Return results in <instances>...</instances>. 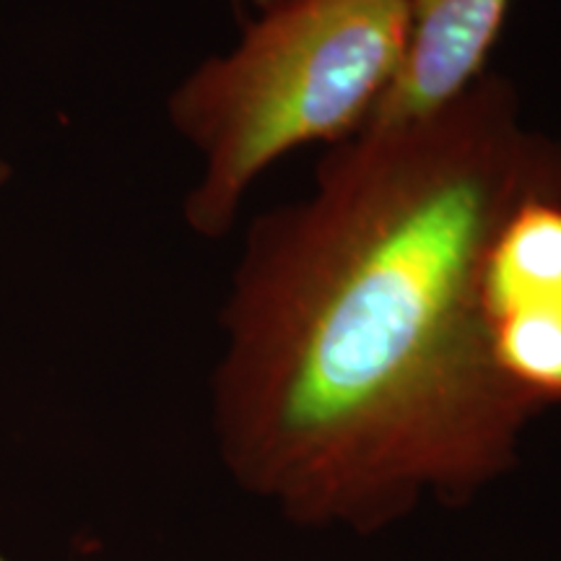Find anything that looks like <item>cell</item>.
Returning <instances> with one entry per match:
<instances>
[{
  "mask_svg": "<svg viewBox=\"0 0 561 561\" xmlns=\"http://www.w3.org/2000/svg\"><path fill=\"white\" fill-rule=\"evenodd\" d=\"M530 201H561V144L525 130L500 76L335 144L310 198L248 234L216 380L234 473L356 528L502 473L541 409L491 359L481 268Z\"/></svg>",
  "mask_w": 561,
  "mask_h": 561,
  "instance_id": "cell-1",
  "label": "cell"
},
{
  "mask_svg": "<svg viewBox=\"0 0 561 561\" xmlns=\"http://www.w3.org/2000/svg\"><path fill=\"white\" fill-rule=\"evenodd\" d=\"M405 37V0H273L234 53L203 62L170 100L172 123L206 157L187 224L227 234L265 167L356 136L396 81Z\"/></svg>",
  "mask_w": 561,
  "mask_h": 561,
  "instance_id": "cell-2",
  "label": "cell"
},
{
  "mask_svg": "<svg viewBox=\"0 0 561 561\" xmlns=\"http://www.w3.org/2000/svg\"><path fill=\"white\" fill-rule=\"evenodd\" d=\"M512 0H405L409 37L388 94L364 128L434 115L483 76Z\"/></svg>",
  "mask_w": 561,
  "mask_h": 561,
  "instance_id": "cell-3",
  "label": "cell"
},
{
  "mask_svg": "<svg viewBox=\"0 0 561 561\" xmlns=\"http://www.w3.org/2000/svg\"><path fill=\"white\" fill-rule=\"evenodd\" d=\"M561 299V201H530L502 224L481 268V310Z\"/></svg>",
  "mask_w": 561,
  "mask_h": 561,
  "instance_id": "cell-4",
  "label": "cell"
},
{
  "mask_svg": "<svg viewBox=\"0 0 561 561\" xmlns=\"http://www.w3.org/2000/svg\"><path fill=\"white\" fill-rule=\"evenodd\" d=\"M491 359L538 409L561 403V299H520L483 312Z\"/></svg>",
  "mask_w": 561,
  "mask_h": 561,
  "instance_id": "cell-5",
  "label": "cell"
},
{
  "mask_svg": "<svg viewBox=\"0 0 561 561\" xmlns=\"http://www.w3.org/2000/svg\"><path fill=\"white\" fill-rule=\"evenodd\" d=\"M242 3H244V0H234V5H237V9H242ZM250 3L252 5H257V9H268V5L273 3V0H250Z\"/></svg>",
  "mask_w": 561,
  "mask_h": 561,
  "instance_id": "cell-6",
  "label": "cell"
},
{
  "mask_svg": "<svg viewBox=\"0 0 561 561\" xmlns=\"http://www.w3.org/2000/svg\"><path fill=\"white\" fill-rule=\"evenodd\" d=\"M5 180H9V167H5V161L0 159V185H3Z\"/></svg>",
  "mask_w": 561,
  "mask_h": 561,
  "instance_id": "cell-7",
  "label": "cell"
},
{
  "mask_svg": "<svg viewBox=\"0 0 561 561\" xmlns=\"http://www.w3.org/2000/svg\"><path fill=\"white\" fill-rule=\"evenodd\" d=\"M0 561H9V559H3V557H0Z\"/></svg>",
  "mask_w": 561,
  "mask_h": 561,
  "instance_id": "cell-8",
  "label": "cell"
}]
</instances>
